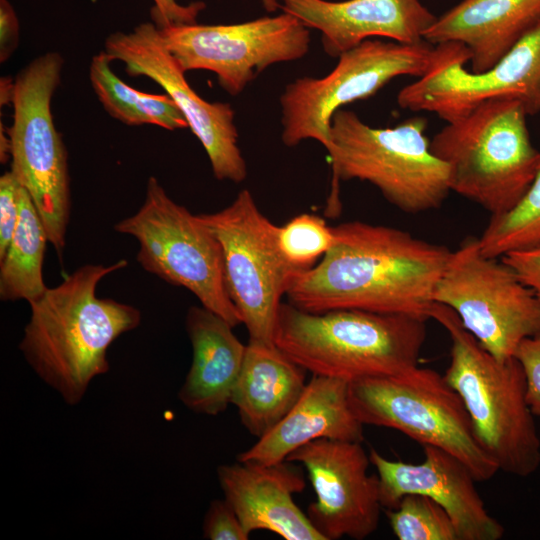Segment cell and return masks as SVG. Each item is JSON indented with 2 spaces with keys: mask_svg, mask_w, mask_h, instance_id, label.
Segmentation results:
<instances>
[{
  "mask_svg": "<svg viewBox=\"0 0 540 540\" xmlns=\"http://www.w3.org/2000/svg\"><path fill=\"white\" fill-rule=\"evenodd\" d=\"M333 230L331 249L291 282L286 293L290 304L312 313L358 309L430 319L449 248L362 221Z\"/></svg>",
  "mask_w": 540,
  "mask_h": 540,
  "instance_id": "cell-1",
  "label": "cell"
},
{
  "mask_svg": "<svg viewBox=\"0 0 540 540\" xmlns=\"http://www.w3.org/2000/svg\"><path fill=\"white\" fill-rule=\"evenodd\" d=\"M127 263L85 264L29 304L19 349L67 404H78L91 381L109 371L108 348L141 323L138 308L96 294L100 281Z\"/></svg>",
  "mask_w": 540,
  "mask_h": 540,
  "instance_id": "cell-2",
  "label": "cell"
},
{
  "mask_svg": "<svg viewBox=\"0 0 540 540\" xmlns=\"http://www.w3.org/2000/svg\"><path fill=\"white\" fill-rule=\"evenodd\" d=\"M428 319L358 309L322 313L282 303L274 344L312 375L351 382L418 365Z\"/></svg>",
  "mask_w": 540,
  "mask_h": 540,
  "instance_id": "cell-3",
  "label": "cell"
},
{
  "mask_svg": "<svg viewBox=\"0 0 540 540\" xmlns=\"http://www.w3.org/2000/svg\"><path fill=\"white\" fill-rule=\"evenodd\" d=\"M426 128L424 117L374 128L353 111L337 110L330 124L332 181L325 215H339V182L350 180L372 184L405 213L439 208L451 192L450 172L431 151Z\"/></svg>",
  "mask_w": 540,
  "mask_h": 540,
  "instance_id": "cell-4",
  "label": "cell"
},
{
  "mask_svg": "<svg viewBox=\"0 0 540 540\" xmlns=\"http://www.w3.org/2000/svg\"><path fill=\"white\" fill-rule=\"evenodd\" d=\"M430 318L450 336L451 359L444 377L460 395L483 449L503 472L519 477L536 472L540 437L518 360L493 356L443 304L434 302Z\"/></svg>",
  "mask_w": 540,
  "mask_h": 540,
  "instance_id": "cell-5",
  "label": "cell"
},
{
  "mask_svg": "<svg viewBox=\"0 0 540 540\" xmlns=\"http://www.w3.org/2000/svg\"><path fill=\"white\" fill-rule=\"evenodd\" d=\"M527 117L519 101L491 98L446 122L430 148L449 168L451 191L491 216L512 209L529 188L540 157Z\"/></svg>",
  "mask_w": 540,
  "mask_h": 540,
  "instance_id": "cell-6",
  "label": "cell"
},
{
  "mask_svg": "<svg viewBox=\"0 0 540 540\" xmlns=\"http://www.w3.org/2000/svg\"><path fill=\"white\" fill-rule=\"evenodd\" d=\"M321 78L300 77L280 96L281 139L294 147L307 139L331 148L330 124L342 106L364 100L401 76L421 78L459 58H470L459 43H401L368 39L345 51Z\"/></svg>",
  "mask_w": 540,
  "mask_h": 540,
  "instance_id": "cell-7",
  "label": "cell"
},
{
  "mask_svg": "<svg viewBox=\"0 0 540 540\" xmlns=\"http://www.w3.org/2000/svg\"><path fill=\"white\" fill-rule=\"evenodd\" d=\"M348 400L363 425L395 429L422 446L441 448L467 465L477 482L499 471L479 443L460 395L433 369L417 365L351 381Z\"/></svg>",
  "mask_w": 540,
  "mask_h": 540,
  "instance_id": "cell-8",
  "label": "cell"
},
{
  "mask_svg": "<svg viewBox=\"0 0 540 540\" xmlns=\"http://www.w3.org/2000/svg\"><path fill=\"white\" fill-rule=\"evenodd\" d=\"M64 60L58 52L32 60L13 82L12 123L7 130L11 172L28 192L59 256L71 213L68 154L57 131L51 102Z\"/></svg>",
  "mask_w": 540,
  "mask_h": 540,
  "instance_id": "cell-9",
  "label": "cell"
},
{
  "mask_svg": "<svg viewBox=\"0 0 540 540\" xmlns=\"http://www.w3.org/2000/svg\"><path fill=\"white\" fill-rule=\"evenodd\" d=\"M114 230L137 240V261L145 271L189 290L232 327L242 323L227 291L217 239L198 215L169 197L156 177L148 178L138 211Z\"/></svg>",
  "mask_w": 540,
  "mask_h": 540,
  "instance_id": "cell-10",
  "label": "cell"
},
{
  "mask_svg": "<svg viewBox=\"0 0 540 540\" xmlns=\"http://www.w3.org/2000/svg\"><path fill=\"white\" fill-rule=\"evenodd\" d=\"M433 300L452 309L480 345L500 360L540 334V298L501 257L469 237L452 251Z\"/></svg>",
  "mask_w": 540,
  "mask_h": 540,
  "instance_id": "cell-11",
  "label": "cell"
},
{
  "mask_svg": "<svg viewBox=\"0 0 540 540\" xmlns=\"http://www.w3.org/2000/svg\"><path fill=\"white\" fill-rule=\"evenodd\" d=\"M198 216L220 245L227 291L249 340L274 344L281 298L296 276L280 253L278 226L248 189L222 210Z\"/></svg>",
  "mask_w": 540,
  "mask_h": 540,
  "instance_id": "cell-12",
  "label": "cell"
},
{
  "mask_svg": "<svg viewBox=\"0 0 540 540\" xmlns=\"http://www.w3.org/2000/svg\"><path fill=\"white\" fill-rule=\"evenodd\" d=\"M159 29L184 72L211 71L232 96L269 66L304 57L311 42L309 28L285 12L238 24L194 23Z\"/></svg>",
  "mask_w": 540,
  "mask_h": 540,
  "instance_id": "cell-13",
  "label": "cell"
},
{
  "mask_svg": "<svg viewBox=\"0 0 540 540\" xmlns=\"http://www.w3.org/2000/svg\"><path fill=\"white\" fill-rule=\"evenodd\" d=\"M104 51L112 61L122 62L128 75L153 80L173 99L204 148L216 179L233 183L246 179L247 165L238 145L232 106L208 102L192 89L154 22L110 34Z\"/></svg>",
  "mask_w": 540,
  "mask_h": 540,
  "instance_id": "cell-14",
  "label": "cell"
},
{
  "mask_svg": "<svg viewBox=\"0 0 540 540\" xmlns=\"http://www.w3.org/2000/svg\"><path fill=\"white\" fill-rule=\"evenodd\" d=\"M459 58L417 78L397 95L398 105L434 113L446 122L491 98L519 101L528 116L540 113V25L518 41L493 67L473 73Z\"/></svg>",
  "mask_w": 540,
  "mask_h": 540,
  "instance_id": "cell-15",
  "label": "cell"
},
{
  "mask_svg": "<svg viewBox=\"0 0 540 540\" xmlns=\"http://www.w3.org/2000/svg\"><path fill=\"white\" fill-rule=\"evenodd\" d=\"M286 461L302 464L316 501L307 516L325 540H362L378 527L381 509L379 480L362 442L317 439L292 452Z\"/></svg>",
  "mask_w": 540,
  "mask_h": 540,
  "instance_id": "cell-16",
  "label": "cell"
},
{
  "mask_svg": "<svg viewBox=\"0 0 540 540\" xmlns=\"http://www.w3.org/2000/svg\"><path fill=\"white\" fill-rule=\"evenodd\" d=\"M420 463L393 461L371 448L369 457L377 471L381 505L395 509L407 494L425 495L450 515L459 540H498L503 526L484 506L470 469L451 453L430 445L423 446Z\"/></svg>",
  "mask_w": 540,
  "mask_h": 540,
  "instance_id": "cell-17",
  "label": "cell"
},
{
  "mask_svg": "<svg viewBox=\"0 0 540 540\" xmlns=\"http://www.w3.org/2000/svg\"><path fill=\"white\" fill-rule=\"evenodd\" d=\"M280 9L320 31L323 49L331 57L374 37L424 41L437 17L420 0H280Z\"/></svg>",
  "mask_w": 540,
  "mask_h": 540,
  "instance_id": "cell-18",
  "label": "cell"
},
{
  "mask_svg": "<svg viewBox=\"0 0 540 540\" xmlns=\"http://www.w3.org/2000/svg\"><path fill=\"white\" fill-rule=\"evenodd\" d=\"M217 476L224 499L249 534L267 530L285 540H325L293 499L306 484L290 462L237 461L219 466Z\"/></svg>",
  "mask_w": 540,
  "mask_h": 540,
  "instance_id": "cell-19",
  "label": "cell"
},
{
  "mask_svg": "<svg viewBox=\"0 0 540 540\" xmlns=\"http://www.w3.org/2000/svg\"><path fill=\"white\" fill-rule=\"evenodd\" d=\"M345 380L313 375L287 414L237 461L276 464L317 439L362 442L363 424L354 415Z\"/></svg>",
  "mask_w": 540,
  "mask_h": 540,
  "instance_id": "cell-20",
  "label": "cell"
},
{
  "mask_svg": "<svg viewBox=\"0 0 540 540\" xmlns=\"http://www.w3.org/2000/svg\"><path fill=\"white\" fill-rule=\"evenodd\" d=\"M539 25L540 0H462L436 17L423 38L433 45L462 44L469 70L482 73Z\"/></svg>",
  "mask_w": 540,
  "mask_h": 540,
  "instance_id": "cell-21",
  "label": "cell"
},
{
  "mask_svg": "<svg viewBox=\"0 0 540 540\" xmlns=\"http://www.w3.org/2000/svg\"><path fill=\"white\" fill-rule=\"evenodd\" d=\"M233 328L203 306H193L187 312L186 330L193 358L179 399L196 413L216 416L231 404L246 352V345Z\"/></svg>",
  "mask_w": 540,
  "mask_h": 540,
  "instance_id": "cell-22",
  "label": "cell"
},
{
  "mask_svg": "<svg viewBox=\"0 0 540 540\" xmlns=\"http://www.w3.org/2000/svg\"><path fill=\"white\" fill-rule=\"evenodd\" d=\"M306 372L275 344L249 340L231 404L251 435L262 437L287 414L306 386Z\"/></svg>",
  "mask_w": 540,
  "mask_h": 540,
  "instance_id": "cell-23",
  "label": "cell"
},
{
  "mask_svg": "<svg viewBox=\"0 0 540 540\" xmlns=\"http://www.w3.org/2000/svg\"><path fill=\"white\" fill-rule=\"evenodd\" d=\"M47 242L42 220L28 192L21 186L18 223L0 258L1 301L25 300L31 304L43 296L48 289L42 272Z\"/></svg>",
  "mask_w": 540,
  "mask_h": 540,
  "instance_id": "cell-24",
  "label": "cell"
},
{
  "mask_svg": "<svg viewBox=\"0 0 540 540\" xmlns=\"http://www.w3.org/2000/svg\"><path fill=\"white\" fill-rule=\"evenodd\" d=\"M111 62L103 50L92 57L89 67L91 86L107 113L129 126L148 124L167 130L188 127L168 94H149L130 87L112 71Z\"/></svg>",
  "mask_w": 540,
  "mask_h": 540,
  "instance_id": "cell-25",
  "label": "cell"
},
{
  "mask_svg": "<svg viewBox=\"0 0 540 540\" xmlns=\"http://www.w3.org/2000/svg\"><path fill=\"white\" fill-rule=\"evenodd\" d=\"M478 243L482 253L490 257L540 244V157L525 194L509 211L491 216Z\"/></svg>",
  "mask_w": 540,
  "mask_h": 540,
  "instance_id": "cell-26",
  "label": "cell"
},
{
  "mask_svg": "<svg viewBox=\"0 0 540 540\" xmlns=\"http://www.w3.org/2000/svg\"><path fill=\"white\" fill-rule=\"evenodd\" d=\"M334 242L333 227L312 213L299 214L278 226L277 243L280 253L296 276L314 267Z\"/></svg>",
  "mask_w": 540,
  "mask_h": 540,
  "instance_id": "cell-27",
  "label": "cell"
},
{
  "mask_svg": "<svg viewBox=\"0 0 540 540\" xmlns=\"http://www.w3.org/2000/svg\"><path fill=\"white\" fill-rule=\"evenodd\" d=\"M386 516L399 540H459L447 511L425 495L403 496L395 509L386 510Z\"/></svg>",
  "mask_w": 540,
  "mask_h": 540,
  "instance_id": "cell-28",
  "label": "cell"
},
{
  "mask_svg": "<svg viewBox=\"0 0 540 540\" xmlns=\"http://www.w3.org/2000/svg\"><path fill=\"white\" fill-rule=\"evenodd\" d=\"M250 534L244 529L233 507L226 501L211 502L203 522V537L210 540H248Z\"/></svg>",
  "mask_w": 540,
  "mask_h": 540,
  "instance_id": "cell-29",
  "label": "cell"
},
{
  "mask_svg": "<svg viewBox=\"0 0 540 540\" xmlns=\"http://www.w3.org/2000/svg\"><path fill=\"white\" fill-rule=\"evenodd\" d=\"M514 357L524 373L527 404L533 415L540 418V334L522 340Z\"/></svg>",
  "mask_w": 540,
  "mask_h": 540,
  "instance_id": "cell-30",
  "label": "cell"
},
{
  "mask_svg": "<svg viewBox=\"0 0 540 540\" xmlns=\"http://www.w3.org/2000/svg\"><path fill=\"white\" fill-rule=\"evenodd\" d=\"M268 12H275L280 8V0H260ZM151 16L159 28L179 24L197 23V17L205 8L204 2H192L188 5L178 3L176 0H152Z\"/></svg>",
  "mask_w": 540,
  "mask_h": 540,
  "instance_id": "cell-31",
  "label": "cell"
},
{
  "mask_svg": "<svg viewBox=\"0 0 540 540\" xmlns=\"http://www.w3.org/2000/svg\"><path fill=\"white\" fill-rule=\"evenodd\" d=\"M21 185L11 171L0 177V258L5 254L19 219Z\"/></svg>",
  "mask_w": 540,
  "mask_h": 540,
  "instance_id": "cell-32",
  "label": "cell"
},
{
  "mask_svg": "<svg viewBox=\"0 0 540 540\" xmlns=\"http://www.w3.org/2000/svg\"><path fill=\"white\" fill-rule=\"evenodd\" d=\"M540 298V244L501 257Z\"/></svg>",
  "mask_w": 540,
  "mask_h": 540,
  "instance_id": "cell-33",
  "label": "cell"
},
{
  "mask_svg": "<svg viewBox=\"0 0 540 540\" xmlns=\"http://www.w3.org/2000/svg\"><path fill=\"white\" fill-rule=\"evenodd\" d=\"M20 39V24L14 7L8 0H0V62L16 50Z\"/></svg>",
  "mask_w": 540,
  "mask_h": 540,
  "instance_id": "cell-34",
  "label": "cell"
}]
</instances>
